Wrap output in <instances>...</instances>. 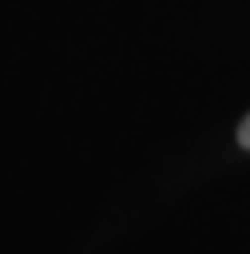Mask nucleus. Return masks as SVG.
<instances>
[{
    "label": "nucleus",
    "mask_w": 250,
    "mask_h": 254,
    "mask_svg": "<svg viewBox=\"0 0 250 254\" xmlns=\"http://www.w3.org/2000/svg\"><path fill=\"white\" fill-rule=\"evenodd\" d=\"M239 142H243V146L250 150V116H247V120L239 124Z\"/></svg>",
    "instance_id": "obj_1"
}]
</instances>
